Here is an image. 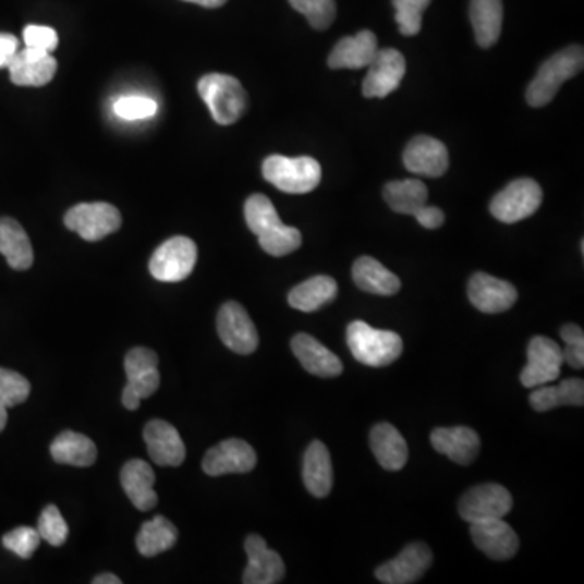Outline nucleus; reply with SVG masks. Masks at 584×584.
<instances>
[{
  "instance_id": "obj_44",
  "label": "nucleus",
  "mask_w": 584,
  "mask_h": 584,
  "mask_svg": "<svg viewBox=\"0 0 584 584\" xmlns=\"http://www.w3.org/2000/svg\"><path fill=\"white\" fill-rule=\"evenodd\" d=\"M23 41L26 48L38 49V51L54 52L59 46V36L56 29L49 26L28 25L23 29Z\"/></svg>"
},
{
  "instance_id": "obj_6",
  "label": "nucleus",
  "mask_w": 584,
  "mask_h": 584,
  "mask_svg": "<svg viewBox=\"0 0 584 584\" xmlns=\"http://www.w3.org/2000/svg\"><path fill=\"white\" fill-rule=\"evenodd\" d=\"M197 257L195 242L184 235H175L156 248L149 260V273L162 283H179L191 277Z\"/></svg>"
},
{
  "instance_id": "obj_3",
  "label": "nucleus",
  "mask_w": 584,
  "mask_h": 584,
  "mask_svg": "<svg viewBox=\"0 0 584 584\" xmlns=\"http://www.w3.org/2000/svg\"><path fill=\"white\" fill-rule=\"evenodd\" d=\"M197 88L219 125L235 124L247 109V93L234 76L208 73L202 76Z\"/></svg>"
},
{
  "instance_id": "obj_27",
  "label": "nucleus",
  "mask_w": 584,
  "mask_h": 584,
  "mask_svg": "<svg viewBox=\"0 0 584 584\" xmlns=\"http://www.w3.org/2000/svg\"><path fill=\"white\" fill-rule=\"evenodd\" d=\"M0 254L13 270L25 271L33 267L35 254L32 242L16 219L0 218Z\"/></svg>"
},
{
  "instance_id": "obj_10",
  "label": "nucleus",
  "mask_w": 584,
  "mask_h": 584,
  "mask_svg": "<svg viewBox=\"0 0 584 584\" xmlns=\"http://www.w3.org/2000/svg\"><path fill=\"white\" fill-rule=\"evenodd\" d=\"M217 325L219 338L229 350L242 356L257 351V328L239 302H226L219 308Z\"/></svg>"
},
{
  "instance_id": "obj_2",
  "label": "nucleus",
  "mask_w": 584,
  "mask_h": 584,
  "mask_svg": "<svg viewBox=\"0 0 584 584\" xmlns=\"http://www.w3.org/2000/svg\"><path fill=\"white\" fill-rule=\"evenodd\" d=\"M346 340L354 360L368 367H387L403 353L400 334L390 330H377L361 320L350 324Z\"/></svg>"
},
{
  "instance_id": "obj_5",
  "label": "nucleus",
  "mask_w": 584,
  "mask_h": 584,
  "mask_svg": "<svg viewBox=\"0 0 584 584\" xmlns=\"http://www.w3.org/2000/svg\"><path fill=\"white\" fill-rule=\"evenodd\" d=\"M127 385L122 391V404L129 411H137L142 400L151 397L161 384L158 370V356L148 348H134L125 356Z\"/></svg>"
},
{
  "instance_id": "obj_43",
  "label": "nucleus",
  "mask_w": 584,
  "mask_h": 584,
  "mask_svg": "<svg viewBox=\"0 0 584 584\" xmlns=\"http://www.w3.org/2000/svg\"><path fill=\"white\" fill-rule=\"evenodd\" d=\"M560 337L565 341L562 350L563 363L575 368L584 367V333L579 325H565L560 331Z\"/></svg>"
},
{
  "instance_id": "obj_26",
  "label": "nucleus",
  "mask_w": 584,
  "mask_h": 584,
  "mask_svg": "<svg viewBox=\"0 0 584 584\" xmlns=\"http://www.w3.org/2000/svg\"><path fill=\"white\" fill-rule=\"evenodd\" d=\"M370 448L378 464L387 471L403 470L410 457L406 440L397 427L388 423L377 424L372 429Z\"/></svg>"
},
{
  "instance_id": "obj_11",
  "label": "nucleus",
  "mask_w": 584,
  "mask_h": 584,
  "mask_svg": "<svg viewBox=\"0 0 584 584\" xmlns=\"http://www.w3.org/2000/svg\"><path fill=\"white\" fill-rule=\"evenodd\" d=\"M562 348L546 337H534L527 346V364L521 372V384L526 388L552 384L562 370Z\"/></svg>"
},
{
  "instance_id": "obj_13",
  "label": "nucleus",
  "mask_w": 584,
  "mask_h": 584,
  "mask_svg": "<svg viewBox=\"0 0 584 584\" xmlns=\"http://www.w3.org/2000/svg\"><path fill=\"white\" fill-rule=\"evenodd\" d=\"M255 466H257V453L241 438H228L217 447L210 448L202 463L205 473L211 477L251 473Z\"/></svg>"
},
{
  "instance_id": "obj_33",
  "label": "nucleus",
  "mask_w": 584,
  "mask_h": 584,
  "mask_svg": "<svg viewBox=\"0 0 584 584\" xmlns=\"http://www.w3.org/2000/svg\"><path fill=\"white\" fill-rule=\"evenodd\" d=\"M384 198L391 210L414 217L421 208L426 207L429 191L417 179H406L388 182L384 188Z\"/></svg>"
},
{
  "instance_id": "obj_12",
  "label": "nucleus",
  "mask_w": 584,
  "mask_h": 584,
  "mask_svg": "<svg viewBox=\"0 0 584 584\" xmlns=\"http://www.w3.org/2000/svg\"><path fill=\"white\" fill-rule=\"evenodd\" d=\"M367 69L363 83L365 98H387L400 88L406 73V61L397 49H378Z\"/></svg>"
},
{
  "instance_id": "obj_22",
  "label": "nucleus",
  "mask_w": 584,
  "mask_h": 584,
  "mask_svg": "<svg viewBox=\"0 0 584 584\" xmlns=\"http://www.w3.org/2000/svg\"><path fill=\"white\" fill-rule=\"evenodd\" d=\"M292 353L308 374L321 378L338 377L343 372V364L337 354L324 346L320 341L307 333H299L291 341Z\"/></svg>"
},
{
  "instance_id": "obj_15",
  "label": "nucleus",
  "mask_w": 584,
  "mask_h": 584,
  "mask_svg": "<svg viewBox=\"0 0 584 584\" xmlns=\"http://www.w3.org/2000/svg\"><path fill=\"white\" fill-rule=\"evenodd\" d=\"M245 552L248 563L244 570L242 582L245 584H277L283 582L287 567L280 553L268 549L264 537L251 534L245 539Z\"/></svg>"
},
{
  "instance_id": "obj_42",
  "label": "nucleus",
  "mask_w": 584,
  "mask_h": 584,
  "mask_svg": "<svg viewBox=\"0 0 584 584\" xmlns=\"http://www.w3.org/2000/svg\"><path fill=\"white\" fill-rule=\"evenodd\" d=\"M114 112L124 121H144L158 112V105L146 96H122L114 102Z\"/></svg>"
},
{
  "instance_id": "obj_21",
  "label": "nucleus",
  "mask_w": 584,
  "mask_h": 584,
  "mask_svg": "<svg viewBox=\"0 0 584 584\" xmlns=\"http://www.w3.org/2000/svg\"><path fill=\"white\" fill-rule=\"evenodd\" d=\"M430 441L438 453L445 454L461 466L476 460L480 451V438L470 427H438L430 434Z\"/></svg>"
},
{
  "instance_id": "obj_30",
  "label": "nucleus",
  "mask_w": 584,
  "mask_h": 584,
  "mask_svg": "<svg viewBox=\"0 0 584 584\" xmlns=\"http://www.w3.org/2000/svg\"><path fill=\"white\" fill-rule=\"evenodd\" d=\"M353 280L360 290L377 295H394L401 290V281L380 261L361 257L354 261Z\"/></svg>"
},
{
  "instance_id": "obj_35",
  "label": "nucleus",
  "mask_w": 584,
  "mask_h": 584,
  "mask_svg": "<svg viewBox=\"0 0 584 584\" xmlns=\"http://www.w3.org/2000/svg\"><path fill=\"white\" fill-rule=\"evenodd\" d=\"M245 221L248 229L254 232L257 238L273 231L278 226L283 224L277 208L271 204L270 198L261 194L251 195L245 202L244 207Z\"/></svg>"
},
{
  "instance_id": "obj_41",
  "label": "nucleus",
  "mask_w": 584,
  "mask_h": 584,
  "mask_svg": "<svg viewBox=\"0 0 584 584\" xmlns=\"http://www.w3.org/2000/svg\"><path fill=\"white\" fill-rule=\"evenodd\" d=\"M41 540L38 530L29 526L16 527L2 537L3 547L23 560L32 559Z\"/></svg>"
},
{
  "instance_id": "obj_37",
  "label": "nucleus",
  "mask_w": 584,
  "mask_h": 584,
  "mask_svg": "<svg viewBox=\"0 0 584 584\" xmlns=\"http://www.w3.org/2000/svg\"><path fill=\"white\" fill-rule=\"evenodd\" d=\"M291 7L305 16L312 28L327 29L337 16L334 0H290Z\"/></svg>"
},
{
  "instance_id": "obj_48",
  "label": "nucleus",
  "mask_w": 584,
  "mask_h": 584,
  "mask_svg": "<svg viewBox=\"0 0 584 584\" xmlns=\"http://www.w3.org/2000/svg\"><path fill=\"white\" fill-rule=\"evenodd\" d=\"M184 2L197 3L205 9H218V7L224 5L228 0H184Z\"/></svg>"
},
{
  "instance_id": "obj_38",
  "label": "nucleus",
  "mask_w": 584,
  "mask_h": 584,
  "mask_svg": "<svg viewBox=\"0 0 584 584\" xmlns=\"http://www.w3.org/2000/svg\"><path fill=\"white\" fill-rule=\"evenodd\" d=\"M391 2L397 10L394 20L400 26L401 35L416 36L423 26L424 10L433 0H391Z\"/></svg>"
},
{
  "instance_id": "obj_8",
  "label": "nucleus",
  "mask_w": 584,
  "mask_h": 584,
  "mask_svg": "<svg viewBox=\"0 0 584 584\" xmlns=\"http://www.w3.org/2000/svg\"><path fill=\"white\" fill-rule=\"evenodd\" d=\"M65 226L88 242L101 241L119 231L122 217L118 208L105 202L80 204L65 214Z\"/></svg>"
},
{
  "instance_id": "obj_18",
  "label": "nucleus",
  "mask_w": 584,
  "mask_h": 584,
  "mask_svg": "<svg viewBox=\"0 0 584 584\" xmlns=\"http://www.w3.org/2000/svg\"><path fill=\"white\" fill-rule=\"evenodd\" d=\"M404 166L407 171L424 178H440L450 166L447 146L437 138L419 135L404 149Z\"/></svg>"
},
{
  "instance_id": "obj_31",
  "label": "nucleus",
  "mask_w": 584,
  "mask_h": 584,
  "mask_svg": "<svg viewBox=\"0 0 584 584\" xmlns=\"http://www.w3.org/2000/svg\"><path fill=\"white\" fill-rule=\"evenodd\" d=\"M51 454L56 463L88 467L95 464L98 450H96L95 441L89 440L88 437L65 430L52 441Z\"/></svg>"
},
{
  "instance_id": "obj_23",
  "label": "nucleus",
  "mask_w": 584,
  "mask_h": 584,
  "mask_svg": "<svg viewBox=\"0 0 584 584\" xmlns=\"http://www.w3.org/2000/svg\"><path fill=\"white\" fill-rule=\"evenodd\" d=\"M377 51V36L368 29H364L357 35L340 39L331 54L328 56V65L334 71H340V69L360 71V69H365L370 64Z\"/></svg>"
},
{
  "instance_id": "obj_32",
  "label": "nucleus",
  "mask_w": 584,
  "mask_h": 584,
  "mask_svg": "<svg viewBox=\"0 0 584 584\" xmlns=\"http://www.w3.org/2000/svg\"><path fill=\"white\" fill-rule=\"evenodd\" d=\"M337 294V281L331 277L320 275L292 288L288 301L295 311L315 312L333 302Z\"/></svg>"
},
{
  "instance_id": "obj_46",
  "label": "nucleus",
  "mask_w": 584,
  "mask_h": 584,
  "mask_svg": "<svg viewBox=\"0 0 584 584\" xmlns=\"http://www.w3.org/2000/svg\"><path fill=\"white\" fill-rule=\"evenodd\" d=\"M414 218H416L417 221H419V224L426 229L441 228L445 222L443 211H441L440 208L437 207H429V205H426V207L421 208V210L417 211L416 215H414Z\"/></svg>"
},
{
  "instance_id": "obj_34",
  "label": "nucleus",
  "mask_w": 584,
  "mask_h": 584,
  "mask_svg": "<svg viewBox=\"0 0 584 584\" xmlns=\"http://www.w3.org/2000/svg\"><path fill=\"white\" fill-rule=\"evenodd\" d=\"M137 549L144 557H155L172 549L178 543V530L165 516H155L142 524L137 534Z\"/></svg>"
},
{
  "instance_id": "obj_39",
  "label": "nucleus",
  "mask_w": 584,
  "mask_h": 584,
  "mask_svg": "<svg viewBox=\"0 0 584 584\" xmlns=\"http://www.w3.org/2000/svg\"><path fill=\"white\" fill-rule=\"evenodd\" d=\"M32 393V385L22 374L0 367V401L7 407L25 403Z\"/></svg>"
},
{
  "instance_id": "obj_19",
  "label": "nucleus",
  "mask_w": 584,
  "mask_h": 584,
  "mask_svg": "<svg viewBox=\"0 0 584 584\" xmlns=\"http://www.w3.org/2000/svg\"><path fill=\"white\" fill-rule=\"evenodd\" d=\"M144 440L149 458L158 466H181L185 460V445L174 426L161 419L146 424Z\"/></svg>"
},
{
  "instance_id": "obj_1",
  "label": "nucleus",
  "mask_w": 584,
  "mask_h": 584,
  "mask_svg": "<svg viewBox=\"0 0 584 584\" xmlns=\"http://www.w3.org/2000/svg\"><path fill=\"white\" fill-rule=\"evenodd\" d=\"M583 64L582 46H570V48L562 49L552 58L547 59L540 65L533 82L527 86V102L533 108H544V106L549 105L559 93L560 86L583 71Z\"/></svg>"
},
{
  "instance_id": "obj_49",
  "label": "nucleus",
  "mask_w": 584,
  "mask_h": 584,
  "mask_svg": "<svg viewBox=\"0 0 584 584\" xmlns=\"http://www.w3.org/2000/svg\"><path fill=\"white\" fill-rule=\"evenodd\" d=\"M7 419H9V414H7V406L2 403V401H0V433L5 429Z\"/></svg>"
},
{
  "instance_id": "obj_29",
  "label": "nucleus",
  "mask_w": 584,
  "mask_h": 584,
  "mask_svg": "<svg viewBox=\"0 0 584 584\" xmlns=\"http://www.w3.org/2000/svg\"><path fill=\"white\" fill-rule=\"evenodd\" d=\"M470 19L477 45L484 49L492 48L502 33V0H471Z\"/></svg>"
},
{
  "instance_id": "obj_25",
  "label": "nucleus",
  "mask_w": 584,
  "mask_h": 584,
  "mask_svg": "<svg viewBox=\"0 0 584 584\" xmlns=\"http://www.w3.org/2000/svg\"><path fill=\"white\" fill-rule=\"evenodd\" d=\"M155 471L144 460H131L121 471V484L131 502L141 511L153 510L158 503L155 492Z\"/></svg>"
},
{
  "instance_id": "obj_47",
  "label": "nucleus",
  "mask_w": 584,
  "mask_h": 584,
  "mask_svg": "<svg viewBox=\"0 0 584 584\" xmlns=\"http://www.w3.org/2000/svg\"><path fill=\"white\" fill-rule=\"evenodd\" d=\"M93 584H122V580L112 575V573H102V575L93 579Z\"/></svg>"
},
{
  "instance_id": "obj_24",
  "label": "nucleus",
  "mask_w": 584,
  "mask_h": 584,
  "mask_svg": "<svg viewBox=\"0 0 584 584\" xmlns=\"http://www.w3.org/2000/svg\"><path fill=\"white\" fill-rule=\"evenodd\" d=\"M302 479L312 496L325 499L333 487V464L330 451L321 441L315 440L308 445L304 454Z\"/></svg>"
},
{
  "instance_id": "obj_14",
  "label": "nucleus",
  "mask_w": 584,
  "mask_h": 584,
  "mask_svg": "<svg viewBox=\"0 0 584 584\" xmlns=\"http://www.w3.org/2000/svg\"><path fill=\"white\" fill-rule=\"evenodd\" d=\"M433 550L424 543L404 547L397 559L385 562L375 570L378 582L385 584H411L419 582L433 565Z\"/></svg>"
},
{
  "instance_id": "obj_28",
  "label": "nucleus",
  "mask_w": 584,
  "mask_h": 584,
  "mask_svg": "<svg viewBox=\"0 0 584 584\" xmlns=\"http://www.w3.org/2000/svg\"><path fill=\"white\" fill-rule=\"evenodd\" d=\"M530 404L537 413L559 406H583L584 381L582 378H567L559 385H540L530 394Z\"/></svg>"
},
{
  "instance_id": "obj_9",
  "label": "nucleus",
  "mask_w": 584,
  "mask_h": 584,
  "mask_svg": "<svg viewBox=\"0 0 584 584\" xmlns=\"http://www.w3.org/2000/svg\"><path fill=\"white\" fill-rule=\"evenodd\" d=\"M513 509V497L506 487L500 484H480L473 487L461 497V518L467 523H479V521L496 520L503 518Z\"/></svg>"
},
{
  "instance_id": "obj_7",
  "label": "nucleus",
  "mask_w": 584,
  "mask_h": 584,
  "mask_svg": "<svg viewBox=\"0 0 584 584\" xmlns=\"http://www.w3.org/2000/svg\"><path fill=\"white\" fill-rule=\"evenodd\" d=\"M543 204V188L533 179H518L490 202V214L506 224L533 217Z\"/></svg>"
},
{
  "instance_id": "obj_4",
  "label": "nucleus",
  "mask_w": 584,
  "mask_h": 584,
  "mask_svg": "<svg viewBox=\"0 0 584 584\" xmlns=\"http://www.w3.org/2000/svg\"><path fill=\"white\" fill-rule=\"evenodd\" d=\"M264 178L287 194H308L321 181V166L311 156H268L264 161Z\"/></svg>"
},
{
  "instance_id": "obj_16",
  "label": "nucleus",
  "mask_w": 584,
  "mask_h": 584,
  "mask_svg": "<svg viewBox=\"0 0 584 584\" xmlns=\"http://www.w3.org/2000/svg\"><path fill=\"white\" fill-rule=\"evenodd\" d=\"M471 537L477 549L492 560L513 559L520 549L518 534L503 518L471 524Z\"/></svg>"
},
{
  "instance_id": "obj_40",
  "label": "nucleus",
  "mask_w": 584,
  "mask_h": 584,
  "mask_svg": "<svg viewBox=\"0 0 584 584\" xmlns=\"http://www.w3.org/2000/svg\"><path fill=\"white\" fill-rule=\"evenodd\" d=\"M36 530H38L42 540L54 547H61L69 537L68 523H65L61 510L56 506H48L41 511Z\"/></svg>"
},
{
  "instance_id": "obj_20",
  "label": "nucleus",
  "mask_w": 584,
  "mask_h": 584,
  "mask_svg": "<svg viewBox=\"0 0 584 584\" xmlns=\"http://www.w3.org/2000/svg\"><path fill=\"white\" fill-rule=\"evenodd\" d=\"M10 80L16 86H45L58 73V61L51 52L26 48L16 52L9 68Z\"/></svg>"
},
{
  "instance_id": "obj_17",
  "label": "nucleus",
  "mask_w": 584,
  "mask_h": 584,
  "mask_svg": "<svg viewBox=\"0 0 584 584\" xmlns=\"http://www.w3.org/2000/svg\"><path fill=\"white\" fill-rule=\"evenodd\" d=\"M467 297L484 314H502L513 307L518 299L516 288L509 281L487 273H476L467 284Z\"/></svg>"
},
{
  "instance_id": "obj_36",
  "label": "nucleus",
  "mask_w": 584,
  "mask_h": 584,
  "mask_svg": "<svg viewBox=\"0 0 584 584\" xmlns=\"http://www.w3.org/2000/svg\"><path fill=\"white\" fill-rule=\"evenodd\" d=\"M258 242L268 255L284 257V255H290L301 247L302 234L299 229L292 228V226L281 224L273 231L260 235Z\"/></svg>"
},
{
  "instance_id": "obj_45",
  "label": "nucleus",
  "mask_w": 584,
  "mask_h": 584,
  "mask_svg": "<svg viewBox=\"0 0 584 584\" xmlns=\"http://www.w3.org/2000/svg\"><path fill=\"white\" fill-rule=\"evenodd\" d=\"M20 51V42L16 36L10 33H0V69H7L10 62Z\"/></svg>"
}]
</instances>
